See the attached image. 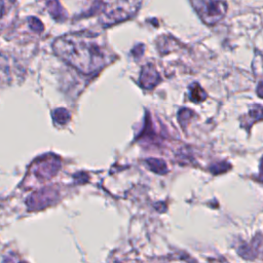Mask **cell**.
<instances>
[{"label":"cell","mask_w":263,"mask_h":263,"mask_svg":"<svg viewBox=\"0 0 263 263\" xmlns=\"http://www.w3.org/2000/svg\"><path fill=\"white\" fill-rule=\"evenodd\" d=\"M56 54L84 74H93L103 69L112 60L107 47L98 36L73 33L57 39Z\"/></svg>","instance_id":"1"},{"label":"cell","mask_w":263,"mask_h":263,"mask_svg":"<svg viewBox=\"0 0 263 263\" xmlns=\"http://www.w3.org/2000/svg\"><path fill=\"white\" fill-rule=\"evenodd\" d=\"M4 6H5L4 0H0V17H1L2 13L4 12Z\"/></svg>","instance_id":"5"},{"label":"cell","mask_w":263,"mask_h":263,"mask_svg":"<svg viewBox=\"0 0 263 263\" xmlns=\"http://www.w3.org/2000/svg\"><path fill=\"white\" fill-rule=\"evenodd\" d=\"M200 17L208 24H215L221 20L226 11V5L219 0H193Z\"/></svg>","instance_id":"2"},{"label":"cell","mask_w":263,"mask_h":263,"mask_svg":"<svg viewBox=\"0 0 263 263\" xmlns=\"http://www.w3.org/2000/svg\"><path fill=\"white\" fill-rule=\"evenodd\" d=\"M158 78L159 76L157 72H155V70L152 69L150 66H147L143 69L141 82L145 87H153V85L157 84Z\"/></svg>","instance_id":"3"},{"label":"cell","mask_w":263,"mask_h":263,"mask_svg":"<svg viewBox=\"0 0 263 263\" xmlns=\"http://www.w3.org/2000/svg\"><path fill=\"white\" fill-rule=\"evenodd\" d=\"M199 91H200V87L198 85L196 87V89L193 90V97H192V99L194 101H202V99L199 97L200 96L199 95Z\"/></svg>","instance_id":"4"}]
</instances>
